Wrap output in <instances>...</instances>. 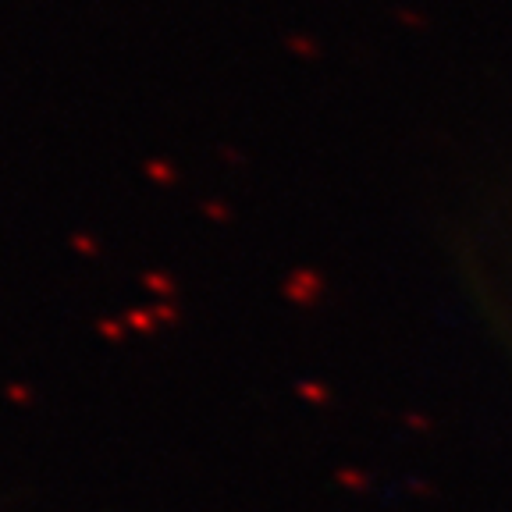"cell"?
Returning a JSON list of instances; mask_svg holds the SVG:
<instances>
[]
</instances>
